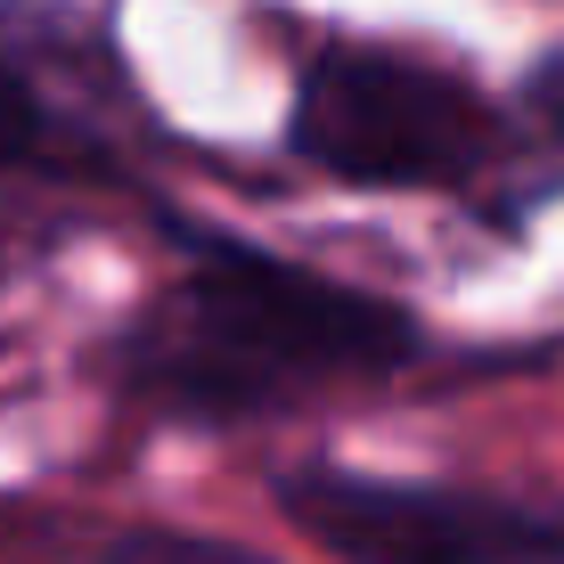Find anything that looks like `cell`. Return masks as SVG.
I'll return each mask as SVG.
<instances>
[{
  "label": "cell",
  "mask_w": 564,
  "mask_h": 564,
  "mask_svg": "<svg viewBox=\"0 0 564 564\" xmlns=\"http://www.w3.org/2000/svg\"><path fill=\"white\" fill-rule=\"evenodd\" d=\"M410 319L393 303L336 286L319 270L270 262L254 246L205 238L188 270L115 344L131 393L197 417H254L319 384L384 377L410 360Z\"/></svg>",
  "instance_id": "obj_1"
},
{
  "label": "cell",
  "mask_w": 564,
  "mask_h": 564,
  "mask_svg": "<svg viewBox=\"0 0 564 564\" xmlns=\"http://www.w3.org/2000/svg\"><path fill=\"white\" fill-rule=\"evenodd\" d=\"M491 107L451 66L401 50L336 42L303 66L295 90V148L336 181L360 188H451L491 164Z\"/></svg>",
  "instance_id": "obj_2"
},
{
  "label": "cell",
  "mask_w": 564,
  "mask_h": 564,
  "mask_svg": "<svg viewBox=\"0 0 564 564\" xmlns=\"http://www.w3.org/2000/svg\"><path fill=\"white\" fill-rule=\"evenodd\" d=\"M140 155V99L74 0H0V164L115 181Z\"/></svg>",
  "instance_id": "obj_3"
},
{
  "label": "cell",
  "mask_w": 564,
  "mask_h": 564,
  "mask_svg": "<svg viewBox=\"0 0 564 564\" xmlns=\"http://www.w3.org/2000/svg\"><path fill=\"white\" fill-rule=\"evenodd\" d=\"M279 499L344 564H564V516L482 499V491L303 466L279 482Z\"/></svg>",
  "instance_id": "obj_4"
},
{
  "label": "cell",
  "mask_w": 564,
  "mask_h": 564,
  "mask_svg": "<svg viewBox=\"0 0 564 564\" xmlns=\"http://www.w3.org/2000/svg\"><path fill=\"white\" fill-rule=\"evenodd\" d=\"M107 564H270V556L221 549V540H197V532H131V540H115Z\"/></svg>",
  "instance_id": "obj_5"
}]
</instances>
